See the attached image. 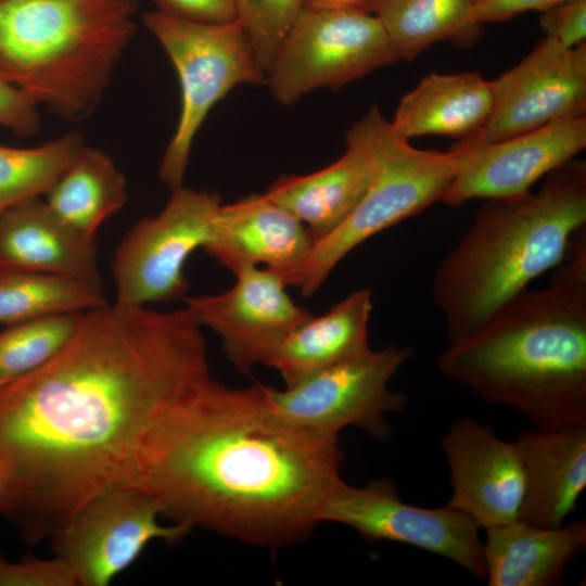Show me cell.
<instances>
[{"instance_id": "obj_1", "label": "cell", "mask_w": 586, "mask_h": 586, "mask_svg": "<svg viewBox=\"0 0 586 586\" xmlns=\"http://www.w3.org/2000/svg\"><path fill=\"white\" fill-rule=\"evenodd\" d=\"M202 326L184 308L104 305L82 314L50 361L0 387L2 513L35 543L130 473L158 417L209 375Z\"/></svg>"}, {"instance_id": "obj_2", "label": "cell", "mask_w": 586, "mask_h": 586, "mask_svg": "<svg viewBox=\"0 0 586 586\" xmlns=\"http://www.w3.org/2000/svg\"><path fill=\"white\" fill-rule=\"evenodd\" d=\"M342 459L337 437L279 418L264 385L232 388L209 374L154 422L125 482L173 523L277 550L321 522Z\"/></svg>"}, {"instance_id": "obj_3", "label": "cell", "mask_w": 586, "mask_h": 586, "mask_svg": "<svg viewBox=\"0 0 586 586\" xmlns=\"http://www.w3.org/2000/svg\"><path fill=\"white\" fill-rule=\"evenodd\" d=\"M586 230L549 284L524 290L440 355L442 375L534 428L586 423Z\"/></svg>"}, {"instance_id": "obj_4", "label": "cell", "mask_w": 586, "mask_h": 586, "mask_svg": "<svg viewBox=\"0 0 586 586\" xmlns=\"http://www.w3.org/2000/svg\"><path fill=\"white\" fill-rule=\"evenodd\" d=\"M485 201L431 284L448 344L474 333L562 263L586 228V163L571 160L547 175L535 193Z\"/></svg>"}, {"instance_id": "obj_5", "label": "cell", "mask_w": 586, "mask_h": 586, "mask_svg": "<svg viewBox=\"0 0 586 586\" xmlns=\"http://www.w3.org/2000/svg\"><path fill=\"white\" fill-rule=\"evenodd\" d=\"M136 11L137 0H0V78L84 118L136 33Z\"/></svg>"}, {"instance_id": "obj_6", "label": "cell", "mask_w": 586, "mask_h": 586, "mask_svg": "<svg viewBox=\"0 0 586 586\" xmlns=\"http://www.w3.org/2000/svg\"><path fill=\"white\" fill-rule=\"evenodd\" d=\"M375 152L371 181L356 207L334 231L314 243L295 284L302 295H314L358 245L442 201L460 163L456 148L446 152L413 148L380 110Z\"/></svg>"}, {"instance_id": "obj_7", "label": "cell", "mask_w": 586, "mask_h": 586, "mask_svg": "<svg viewBox=\"0 0 586 586\" xmlns=\"http://www.w3.org/2000/svg\"><path fill=\"white\" fill-rule=\"evenodd\" d=\"M143 18L166 51L180 84L179 120L158 168L160 179L173 190L183 186L193 140L212 107L237 86L267 82V75L237 18L195 23L161 11L149 12Z\"/></svg>"}, {"instance_id": "obj_8", "label": "cell", "mask_w": 586, "mask_h": 586, "mask_svg": "<svg viewBox=\"0 0 586 586\" xmlns=\"http://www.w3.org/2000/svg\"><path fill=\"white\" fill-rule=\"evenodd\" d=\"M412 355L408 346L370 348L284 390L264 385L266 399L279 418L301 429L337 437L342 429L356 426L385 442L392 435L386 416L407 405L406 395L388 383Z\"/></svg>"}, {"instance_id": "obj_9", "label": "cell", "mask_w": 586, "mask_h": 586, "mask_svg": "<svg viewBox=\"0 0 586 586\" xmlns=\"http://www.w3.org/2000/svg\"><path fill=\"white\" fill-rule=\"evenodd\" d=\"M399 56L373 13L303 9L267 74L273 98L292 105L318 88L339 89Z\"/></svg>"}, {"instance_id": "obj_10", "label": "cell", "mask_w": 586, "mask_h": 586, "mask_svg": "<svg viewBox=\"0 0 586 586\" xmlns=\"http://www.w3.org/2000/svg\"><path fill=\"white\" fill-rule=\"evenodd\" d=\"M165 207L141 218L115 251L112 272L115 304L144 307L187 296L184 265L209 241L220 199L183 186L173 189Z\"/></svg>"}, {"instance_id": "obj_11", "label": "cell", "mask_w": 586, "mask_h": 586, "mask_svg": "<svg viewBox=\"0 0 586 586\" xmlns=\"http://www.w3.org/2000/svg\"><path fill=\"white\" fill-rule=\"evenodd\" d=\"M162 508L140 487L120 482L91 496L53 537L55 556L77 584L105 586L130 566L154 539L179 542L191 530L161 524Z\"/></svg>"}, {"instance_id": "obj_12", "label": "cell", "mask_w": 586, "mask_h": 586, "mask_svg": "<svg viewBox=\"0 0 586 586\" xmlns=\"http://www.w3.org/2000/svg\"><path fill=\"white\" fill-rule=\"evenodd\" d=\"M320 520L349 526L368 540L402 543L444 557L485 578L479 525L447 505L422 508L403 501L391 479L359 487L341 480L326 499Z\"/></svg>"}, {"instance_id": "obj_13", "label": "cell", "mask_w": 586, "mask_h": 586, "mask_svg": "<svg viewBox=\"0 0 586 586\" xmlns=\"http://www.w3.org/2000/svg\"><path fill=\"white\" fill-rule=\"evenodd\" d=\"M484 126L460 145L499 141L545 125L586 116V43L565 48L545 37L517 65L492 80Z\"/></svg>"}, {"instance_id": "obj_14", "label": "cell", "mask_w": 586, "mask_h": 586, "mask_svg": "<svg viewBox=\"0 0 586 586\" xmlns=\"http://www.w3.org/2000/svg\"><path fill=\"white\" fill-rule=\"evenodd\" d=\"M233 275L229 290L183 301L200 324L219 336L235 368L249 372L265 365L277 344L313 314L291 298L286 283L269 269L247 266Z\"/></svg>"}, {"instance_id": "obj_15", "label": "cell", "mask_w": 586, "mask_h": 586, "mask_svg": "<svg viewBox=\"0 0 586 586\" xmlns=\"http://www.w3.org/2000/svg\"><path fill=\"white\" fill-rule=\"evenodd\" d=\"M586 146V116L555 122L499 141L460 145L457 173L442 201L459 206L472 200L526 194L543 177Z\"/></svg>"}, {"instance_id": "obj_16", "label": "cell", "mask_w": 586, "mask_h": 586, "mask_svg": "<svg viewBox=\"0 0 586 586\" xmlns=\"http://www.w3.org/2000/svg\"><path fill=\"white\" fill-rule=\"evenodd\" d=\"M441 448L453 488L448 507L484 530L519 521L525 475L515 442L501 440L473 418H463L447 429Z\"/></svg>"}, {"instance_id": "obj_17", "label": "cell", "mask_w": 586, "mask_h": 586, "mask_svg": "<svg viewBox=\"0 0 586 586\" xmlns=\"http://www.w3.org/2000/svg\"><path fill=\"white\" fill-rule=\"evenodd\" d=\"M313 246L302 221L260 193L220 204L212 237L202 250L233 273L262 265L295 286Z\"/></svg>"}, {"instance_id": "obj_18", "label": "cell", "mask_w": 586, "mask_h": 586, "mask_svg": "<svg viewBox=\"0 0 586 586\" xmlns=\"http://www.w3.org/2000/svg\"><path fill=\"white\" fill-rule=\"evenodd\" d=\"M373 104L346 133V149L331 165L308 175H282L265 194L307 228L314 243L334 231L365 194L375 167Z\"/></svg>"}, {"instance_id": "obj_19", "label": "cell", "mask_w": 586, "mask_h": 586, "mask_svg": "<svg viewBox=\"0 0 586 586\" xmlns=\"http://www.w3.org/2000/svg\"><path fill=\"white\" fill-rule=\"evenodd\" d=\"M514 442L525 475L519 521L563 525L586 487V423L521 431Z\"/></svg>"}, {"instance_id": "obj_20", "label": "cell", "mask_w": 586, "mask_h": 586, "mask_svg": "<svg viewBox=\"0 0 586 586\" xmlns=\"http://www.w3.org/2000/svg\"><path fill=\"white\" fill-rule=\"evenodd\" d=\"M0 270L100 282L95 241L65 224L41 196L0 213Z\"/></svg>"}, {"instance_id": "obj_21", "label": "cell", "mask_w": 586, "mask_h": 586, "mask_svg": "<svg viewBox=\"0 0 586 586\" xmlns=\"http://www.w3.org/2000/svg\"><path fill=\"white\" fill-rule=\"evenodd\" d=\"M485 579L489 586H556L586 547V521L544 528L514 521L485 530Z\"/></svg>"}, {"instance_id": "obj_22", "label": "cell", "mask_w": 586, "mask_h": 586, "mask_svg": "<svg viewBox=\"0 0 586 586\" xmlns=\"http://www.w3.org/2000/svg\"><path fill=\"white\" fill-rule=\"evenodd\" d=\"M372 309L369 288L352 292L326 314L311 315L291 330L272 349L265 366L276 369L285 386H292L370 349L368 326Z\"/></svg>"}, {"instance_id": "obj_23", "label": "cell", "mask_w": 586, "mask_h": 586, "mask_svg": "<svg viewBox=\"0 0 586 586\" xmlns=\"http://www.w3.org/2000/svg\"><path fill=\"white\" fill-rule=\"evenodd\" d=\"M493 102V82L477 72L432 73L400 99L390 123L408 140L428 135L462 140L484 126Z\"/></svg>"}, {"instance_id": "obj_24", "label": "cell", "mask_w": 586, "mask_h": 586, "mask_svg": "<svg viewBox=\"0 0 586 586\" xmlns=\"http://www.w3.org/2000/svg\"><path fill=\"white\" fill-rule=\"evenodd\" d=\"M43 195L65 224L94 240L100 226L126 203L127 181L109 154L85 145Z\"/></svg>"}, {"instance_id": "obj_25", "label": "cell", "mask_w": 586, "mask_h": 586, "mask_svg": "<svg viewBox=\"0 0 586 586\" xmlns=\"http://www.w3.org/2000/svg\"><path fill=\"white\" fill-rule=\"evenodd\" d=\"M476 0H380L373 14L400 60L412 61L433 43L450 40L468 47L481 27L471 15Z\"/></svg>"}, {"instance_id": "obj_26", "label": "cell", "mask_w": 586, "mask_h": 586, "mask_svg": "<svg viewBox=\"0 0 586 586\" xmlns=\"http://www.w3.org/2000/svg\"><path fill=\"white\" fill-rule=\"evenodd\" d=\"M101 282L74 277L0 270V323L86 313L106 305Z\"/></svg>"}, {"instance_id": "obj_27", "label": "cell", "mask_w": 586, "mask_h": 586, "mask_svg": "<svg viewBox=\"0 0 586 586\" xmlns=\"http://www.w3.org/2000/svg\"><path fill=\"white\" fill-rule=\"evenodd\" d=\"M84 148L77 131L35 148L0 144V213L43 195Z\"/></svg>"}, {"instance_id": "obj_28", "label": "cell", "mask_w": 586, "mask_h": 586, "mask_svg": "<svg viewBox=\"0 0 586 586\" xmlns=\"http://www.w3.org/2000/svg\"><path fill=\"white\" fill-rule=\"evenodd\" d=\"M84 313L37 318L0 332V387L39 369L71 340Z\"/></svg>"}, {"instance_id": "obj_29", "label": "cell", "mask_w": 586, "mask_h": 586, "mask_svg": "<svg viewBox=\"0 0 586 586\" xmlns=\"http://www.w3.org/2000/svg\"><path fill=\"white\" fill-rule=\"evenodd\" d=\"M302 10L303 0H237V20L266 75Z\"/></svg>"}, {"instance_id": "obj_30", "label": "cell", "mask_w": 586, "mask_h": 586, "mask_svg": "<svg viewBox=\"0 0 586 586\" xmlns=\"http://www.w3.org/2000/svg\"><path fill=\"white\" fill-rule=\"evenodd\" d=\"M71 566L60 557H25L17 562H0V586H76Z\"/></svg>"}, {"instance_id": "obj_31", "label": "cell", "mask_w": 586, "mask_h": 586, "mask_svg": "<svg viewBox=\"0 0 586 586\" xmlns=\"http://www.w3.org/2000/svg\"><path fill=\"white\" fill-rule=\"evenodd\" d=\"M545 37L565 48H574L586 38V0H568L555 4L540 14Z\"/></svg>"}, {"instance_id": "obj_32", "label": "cell", "mask_w": 586, "mask_h": 586, "mask_svg": "<svg viewBox=\"0 0 586 586\" xmlns=\"http://www.w3.org/2000/svg\"><path fill=\"white\" fill-rule=\"evenodd\" d=\"M34 103L22 90L0 78V125L20 137L35 135L40 119Z\"/></svg>"}, {"instance_id": "obj_33", "label": "cell", "mask_w": 586, "mask_h": 586, "mask_svg": "<svg viewBox=\"0 0 586 586\" xmlns=\"http://www.w3.org/2000/svg\"><path fill=\"white\" fill-rule=\"evenodd\" d=\"M154 1L162 13L189 22L218 24L237 18V0Z\"/></svg>"}, {"instance_id": "obj_34", "label": "cell", "mask_w": 586, "mask_h": 586, "mask_svg": "<svg viewBox=\"0 0 586 586\" xmlns=\"http://www.w3.org/2000/svg\"><path fill=\"white\" fill-rule=\"evenodd\" d=\"M557 0H476L472 11L473 25L507 21L527 11L544 12L557 4Z\"/></svg>"}, {"instance_id": "obj_35", "label": "cell", "mask_w": 586, "mask_h": 586, "mask_svg": "<svg viewBox=\"0 0 586 586\" xmlns=\"http://www.w3.org/2000/svg\"><path fill=\"white\" fill-rule=\"evenodd\" d=\"M380 0H303V9L357 10L373 13Z\"/></svg>"}, {"instance_id": "obj_36", "label": "cell", "mask_w": 586, "mask_h": 586, "mask_svg": "<svg viewBox=\"0 0 586 586\" xmlns=\"http://www.w3.org/2000/svg\"><path fill=\"white\" fill-rule=\"evenodd\" d=\"M7 496V476L3 466L0 463V513L3 510Z\"/></svg>"}, {"instance_id": "obj_37", "label": "cell", "mask_w": 586, "mask_h": 586, "mask_svg": "<svg viewBox=\"0 0 586 586\" xmlns=\"http://www.w3.org/2000/svg\"><path fill=\"white\" fill-rule=\"evenodd\" d=\"M557 1H558V3H560V2H563V1H568V0H557Z\"/></svg>"}, {"instance_id": "obj_38", "label": "cell", "mask_w": 586, "mask_h": 586, "mask_svg": "<svg viewBox=\"0 0 586 586\" xmlns=\"http://www.w3.org/2000/svg\"><path fill=\"white\" fill-rule=\"evenodd\" d=\"M2 559H3V558L0 556V562H1Z\"/></svg>"}]
</instances>
